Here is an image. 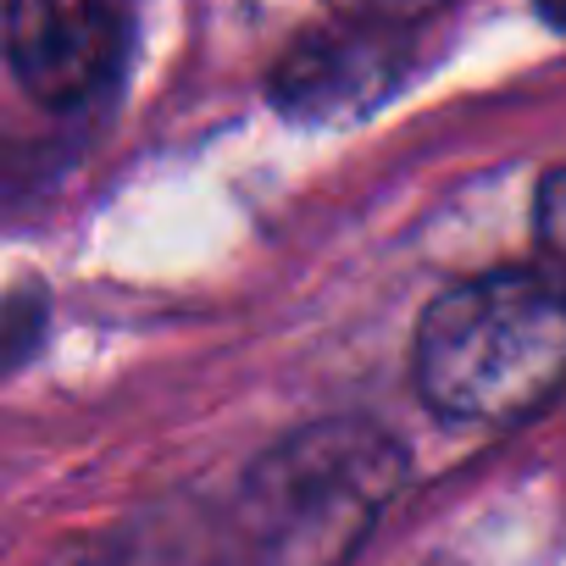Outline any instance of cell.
Instances as JSON below:
<instances>
[{
	"instance_id": "6da1fadb",
	"label": "cell",
	"mask_w": 566,
	"mask_h": 566,
	"mask_svg": "<svg viewBox=\"0 0 566 566\" xmlns=\"http://www.w3.org/2000/svg\"><path fill=\"white\" fill-rule=\"evenodd\" d=\"M566 384V290L505 266L444 290L417 328V389L450 422H522Z\"/></svg>"
},
{
	"instance_id": "7a4b0ae2",
	"label": "cell",
	"mask_w": 566,
	"mask_h": 566,
	"mask_svg": "<svg viewBox=\"0 0 566 566\" xmlns=\"http://www.w3.org/2000/svg\"><path fill=\"white\" fill-rule=\"evenodd\" d=\"M406 483V444L367 417H323L261 450L233 500L250 566H350Z\"/></svg>"
},
{
	"instance_id": "3957f363",
	"label": "cell",
	"mask_w": 566,
	"mask_h": 566,
	"mask_svg": "<svg viewBox=\"0 0 566 566\" xmlns=\"http://www.w3.org/2000/svg\"><path fill=\"white\" fill-rule=\"evenodd\" d=\"M400 78H406V29L345 12L339 23L301 34L272 62L266 95L290 123L334 128L378 112L400 90Z\"/></svg>"
},
{
	"instance_id": "277c9868",
	"label": "cell",
	"mask_w": 566,
	"mask_h": 566,
	"mask_svg": "<svg viewBox=\"0 0 566 566\" xmlns=\"http://www.w3.org/2000/svg\"><path fill=\"white\" fill-rule=\"evenodd\" d=\"M0 40L18 84L51 112L90 106L123 62V18L112 0H7Z\"/></svg>"
},
{
	"instance_id": "5b68a950",
	"label": "cell",
	"mask_w": 566,
	"mask_h": 566,
	"mask_svg": "<svg viewBox=\"0 0 566 566\" xmlns=\"http://www.w3.org/2000/svg\"><path fill=\"white\" fill-rule=\"evenodd\" d=\"M62 566H211L200 533L178 516H145V522H123L117 533L95 538L90 549H78Z\"/></svg>"
},
{
	"instance_id": "8992f818",
	"label": "cell",
	"mask_w": 566,
	"mask_h": 566,
	"mask_svg": "<svg viewBox=\"0 0 566 566\" xmlns=\"http://www.w3.org/2000/svg\"><path fill=\"white\" fill-rule=\"evenodd\" d=\"M45 323H51L45 283H18V290L0 295V378H12L23 361H34Z\"/></svg>"
},
{
	"instance_id": "52a82bcc",
	"label": "cell",
	"mask_w": 566,
	"mask_h": 566,
	"mask_svg": "<svg viewBox=\"0 0 566 566\" xmlns=\"http://www.w3.org/2000/svg\"><path fill=\"white\" fill-rule=\"evenodd\" d=\"M538 250H544V272L566 290V167H555L538 189Z\"/></svg>"
},
{
	"instance_id": "ba28073f",
	"label": "cell",
	"mask_w": 566,
	"mask_h": 566,
	"mask_svg": "<svg viewBox=\"0 0 566 566\" xmlns=\"http://www.w3.org/2000/svg\"><path fill=\"white\" fill-rule=\"evenodd\" d=\"M345 12H356V18H378V23H422V18H433L439 7H450V0H339Z\"/></svg>"
},
{
	"instance_id": "9c48e42d",
	"label": "cell",
	"mask_w": 566,
	"mask_h": 566,
	"mask_svg": "<svg viewBox=\"0 0 566 566\" xmlns=\"http://www.w3.org/2000/svg\"><path fill=\"white\" fill-rule=\"evenodd\" d=\"M538 18H544L549 29H560V34H566V0H538Z\"/></svg>"
}]
</instances>
